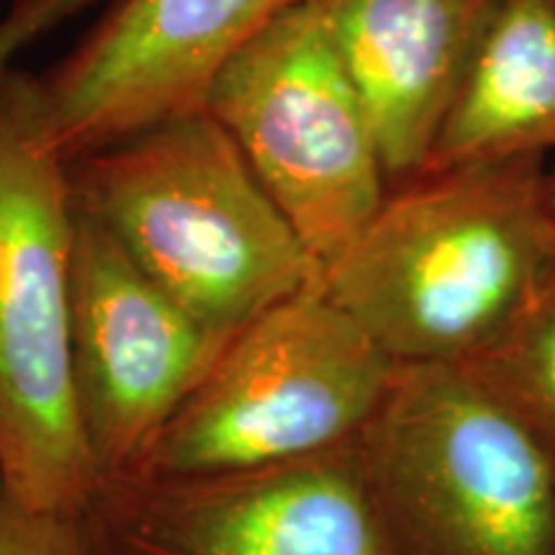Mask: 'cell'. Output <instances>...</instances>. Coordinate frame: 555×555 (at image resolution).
I'll use <instances>...</instances> for the list:
<instances>
[{
    "label": "cell",
    "mask_w": 555,
    "mask_h": 555,
    "mask_svg": "<svg viewBox=\"0 0 555 555\" xmlns=\"http://www.w3.org/2000/svg\"><path fill=\"white\" fill-rule=\"evenodd\" d=\"M0 555H106L88 515H52L21 504L0 483Z\"/></svg>",
    "instance_id": "cell-13"
},
{
    "label": "cell",
    "mask_w": 555,
    "mask_h": 555,
    "mask_svg": "<svg viewBox=\"0 0 555 555\" xmlns=\"http://www.w3.org/2000/svg\"><path fill=\"white\" fill-rule=\"evenodd\" d=\"M551 196H553V204H555V163H551Z\"/></svg>",
    "instance_id": "cell-15"
},
{
    "label": "cell",
    "mask_w": 555,
    "mask_h": 555,
    "mask_svg": "<svg viewBox=\"0 0 555 555\" xmlns=\"http://www.w3.org/2000/svg\"><path fill=\"white\" fill-rule=\"evenodd\" d=\"M106 555H391L358 440L189 478H114L86 512Z\"/></svg>",
    "instance_id": "cell-7"
},
{
    "label": "cell",
    "mask_w": 555,
    "mask_h": 555,
    "mask_svg": "<svg viewBox=\"0 0 555 555\" xmlns=\"http://www.w3.org/2000/svg\"><path fill=\"white\" fill-rule=\"evenodd\" d=\"M397 371L317 283L221 347L124 478L227 474L347 446Z\"/></svg>",
    "instance_id": "cell-5"
},
{
    "label": "cell",
    "mask_w": 555,
    "mask_h": 555,
    "mask_svg": "<svg viewBox=\"0 0 555 555\" xmlns=\"http://www.w3.org/2000/svg\"><path fill=\"white\" fill-rule=\"evenodd\" d=\"M224 345L78 204L69 266V373L75 412L101 483L134 474Z\"/></svg>",
    "instance_id": "cell-8"
},
{
    "label": "cell",
    "mask_w": 555,
    "mask_h": 555,
    "mask_svg": "<svg viewBox=\"0 0 555 555\" xmlns=\"http://www.w3.org/2000/svg\"><path fill=\"white\" fill-rule=\"evenodd\" d=\"M296 0H121L50 78V127L67 163L198 108L219 67Z\"/></svg>",
    "instance_id": "cell-9"
},
{
    "label": "cell",
    "mask_w": 555,
    "mask_h": 555,
    "mask_svg": "<svg viewBox=\"0 0 555 555\" xmlns=\"http://www.w3.org/2000/svg\"><path fill=\"white\" fill-rule=\"evenodd\" d=\"M463 365L555 455V278L515 327Z\"/></svg>",
    "instance_id": "cell-12"
},
{
    "label": "cell",
    "mask_w": 555,
    "mask_h": 555,
    "mask_svg": "<svg viewBox=\"0 0 555 555\" xmlns=\"http://www.w3.org/2000/svg\"><path fill=\"white\" fill-rule=\"evenodd\" d=\"M376 131L388 191L422 176L494 0H317Z\"/></svg>",
    "instance_id": "cell-10"
},
{
    "label": "cell",
    "mask_w": 555,
    "mask_h": 555,
    "mask_svg": "<svg viewBox=\"0 0 555 555\" xmlns=\"http://www.w3.org/2000/svg\"><path fill=\"white\" fill-rule=\"evenodd\" d=\"M553 152L555 0H494L425 172Z\"/></svg>",
    "instance_id": "cell-11"
},
{
    "label": "cell",
    "mask_w": 555,
    "mask_h": 555,
    "mask_svg": "<svg viewBox=\"0 0 555 555\" xmlns=\"http://www.w3.org/2000/svg\"><path fill=\"white\" fill-rule=\"evenodd\" d=\"M358 450L391 555H555V455L468 365H399Z\"/></svg>",
    "instance_id": "cell-4"
},
{
    "label": "cell",
    "mask_w": 555,
    "mask_h": 555,
    "mask_svg": "<svg viewBox=\"0 0 555 555\" xmlns=\"http://www.w3.org/2000/svg\"><path fill=\"white\" fill-rule=\"evenodd\" d=\"M75 211L41 80L13 69L0 86V483L31 509L78 517L101 481L69 373Z\"/></svg>",
    "instance_id": "cell-3"
},
{
    "label": "cell",
    "mask_w": 555,
    "mask_h": 555,
    "mask_svg": "<svg viewBox=\"0 0 555 555\" xmlns=\"http://www.w3.org/2000/svg\"><path fill=\"white\" fill-rule=\"evenodd\" d=\"M201 106L237 142L324 275L376 217L388 178L317 0H296L242 44Z\"/></svg>",
    "instance_id": "cell-6"
},
{
    "label": "cell",
    "mask_w": 555,
    "mask_h": 555,
    "mask_svg": "<svg viewBox=\"0 0 555 555\" xmlns=\"http://www.w3.org/2000/svg\"><path fill=\"white\" fill-rule=\"evenodd\" d=\"M99 3L101 0H13L0 18V86L16 69L21 54Z\"/></svg>",
    "instance_id": "cell-14"
},
{
    "label": "cell",
    "mask_w": 555,
    "mask_h": 555,
    "mask_svg": "<svg viewBox=\"0 0 555 555\" xmlns=\"http://www.w3.org/2000/svg\"><path fill=\"white\" fill-rule=\"evenodd\" d=\"M547 159H489L391 189L324 270V294L397 365L470 363L555 278Z\"/></svg>",
    "instance_id": "cell-1"
},
{
    "label": "cell",
    "mask_w": 555,
    "mask_h": 555,
    "mask_svg": "<svg viewBox=\"0 0 555 555\" xmlns=\"http://www.w3.org/2000/svg\"><path fill=\"white\" fill-rule=\"evenodd\" d=\"M78 204L214 337L229 343L322 268L204 106L69 163Z\"/></svg>",
    "instance_id": "cell-2"
}]
</instances>
